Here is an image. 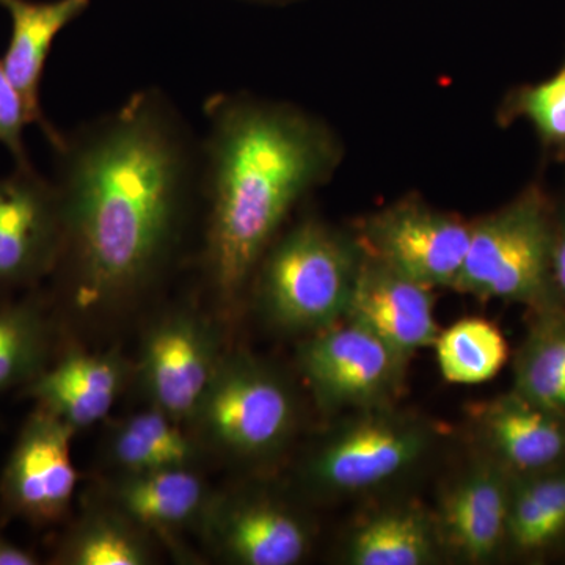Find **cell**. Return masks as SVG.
<instances>
[{
    "label": "cell",
    "mask_w": 565,
    "mask_h": 565,
    "mask_svg": "<svg viewBox=\"0 0 565 565\" xmlns=\"http://www.w3.org/2000/svg\"><path fill=\"white\" fill-rule=\"evenodd\" d=\"M565 535V463L512 478L508 544L520 553L544 552Z\"/></svg>",
    "instance_id": "obj_21"
},
{
    "label": "cell",
    "mask_w": 565,
    "mask_h": 565,
    "mask_svg": "<svg viewBox=\"0 0 565 565\" xmlns=\"http://www.w3.org/2000/svg\"><path fill=\"white\" fill-rule=\"evenodd\" d=\"M222 355L217 332L200 316L181 311L152 323L139 366L152 407L177 422H192Z\"/></svg>",
    "instance_id": "obj_10"
},
{
    "label": "cell",
    "mask_w": 565,
    "mask_h": 565,
    "mask_svg": "<svg viewBox=\"0 0 565 565\" xmlns=\"http://www.w3.org/2000/svg\"><path fill=\"white\" fill-rule=\"evenodd\" d=\"M440 546L429 515L415 508L388 509L353 531L345 559L353 565H427L435 563Z\"/></svg>",
    "instance_id": "obj_19"
},
{
    "label": "cell",
    "mask_w": 565,
    "mask_h": 565,
    "mask_svg": "<svg viewBox=\"0 0 565 565\" xmlns=\"http://www.w3.org/2000/svg\"><path fill=\"white\" fill-rule=\"evenodd\" d=\"M147 531L117 509L93 512L71 527L54 555L63 565H147L152 553Z\"/></svg>",
    "instance_id": "obj_23"
},
{
    "label": "cell",
    "mask_w": 565,
    "mask_h": 565,
    "mask_svg": "<svg viewBox=\"0 0 565 565\" xmlns=\"http://www.w3.org/2000/svg\"><path fill=\"white\" fill-rule=\"evenodd\" d=\"M556 217L537 185L471 223L470 244L452 289L478 299L525 305L533 313L563 307L552 274Z\"/></svg>",
    "instance_id": "obj_3"
},
{
    "label": "cell",
    "mask_w": 565,
    "mask_h": 565,
    "mask_svg": "<svg viewBox=\"0 0 565 565\" xmlns=\"http://www.w3.org/2000/svg\"><path fill=\"white\" fill-rule=\"evenodd\" d=\"M200 523L215 553L233 564L294 565L310 548L302 516L264 494L211 498Z\"/></svg>",
    "instance_id": "obj_12"
},
{
    "label": "cell",
    "mask_w": 565,
    "mask_h": 565,
    "mask_svg": "<svg viewBox=\"0 0 565 565\" xmlns=\"http://www.w3.org/2000/svg\"><path fill=\"white\" fill-rule=\"evenodd\" d=\"M63 250L77 302L107 307L150 285L172 250L188 192V145L154 92L55 148Z\"/></svg>",
    "instance_id": "obj_1"
},
{
    "label": "cell",
    "mask_w": 565,
    "mask_h": 565,
    "mask_svg": "<svg viewBox=\"0 0 565 565\" xmlns=\"http://www.w3.org/2000/svg\"><path fill=\"white\" fill-rule=\"evenodd\" d=\"M207 273L232 302L337 152L326 129L289 107L221 96L207 104Z\"/></svg>",
    "instance_id": "obj_2"
},
{
    "label": "cell",
    "mask_w": 565,
    "mask_h": 565,
    "mask_svg": "<svg viewBox=\"0 0 565 565\" xmlns=\"http://www.w3.org/2000/svg\"><path fill=\"white\" fill-rule=\"evenodd\" d=\"M28 125H32V120L24 98L0 61V143L13 156L17 167L32 166L24 143Z\"/></svg>",
    "instance_id": "obj_27"
},
{
    "label": "cell",
    "mask_w": 565,
    "mask_h": 565,
    "mask_svg": "<svg viewBox=\"0 0 565 565\" xmlns=\"http://www.w3.org/2000/svg\"><path fill=\"white\" fill-rule=\"evenodd\" d=\"M471 419L490 459L512 476L541 473L565 463V418L514 390L476 404Z\"/></svg>",
    "instance_id": "obj_15"
},
{
    "label": "cell",
    "mask_w": 565,
    "mask_h": 565,
    "mask_svg": "<svg viewBox=\"0 0 565 565\" xmlns=\"http://www.w3.org/2000/svg\"><path fill=\"white\" fill-rule=\"evenodd\" d=\"M470 233L471 223L414 200L367 218L356 241L364 253L407 277L433 289H452Z\"/></svg>",
    "instance_id": "obj_9"
},
{
    "label": "cell",
    "mask_w": 565,
    "mask_h": 565,
    "mask_svg": "<svg viewBox=\"0 0 565 565\" xmlns=\"http://www.w3.org/2000/svg\"><path fill=\"white\" fill-rule=\"evenodd\" d=\"M408 360L349 319L310 334L297 353L305 381L323 411L392 407L403 392Z\"/></svg>",
    "instance_id": "obj_7"
},
{
    "label": "cell",
    "mask_w": 565,
    "mask_h": 565,
    "mask_svg": "<svg viewBox=\"0 0 565 565\" xmlns=\"http://www.w3.org/2000/svg\"><path fill=\"white\" fill-rule=\"evenodd\" d=\"M62 250L55 182L33 166L0 178V291L35 285L58 266Z\"/></svg>",
    "instance_id": "obj_11"
},
{
    "label": "cell",
    "mask_w": 565,
    "mask_h": 565,
    "mask_svg": "<svg viewBox=\"0 0 565 565\" xmlns=\"http://www.w3.org/2000/svg\"><path fill=\"white\" fill-rule=\"evenodd\" d=\"M514 363V392L565 418V308L533 313Z\"/></svg>",
    "instance_id": "obj_20"
},
{
    "label": "cell",
    "mask_w": 565,
    "mask_h": 565,
    "mask_svg": "<svg viewBox=\"0 0 565 565\" xmlns=\"http://www.w3.org/2000/svg\"><path fill=\"white\" fill-rule=\"evenodd\" d=\"M110 456L122 473H143L193 467L199 449L180 422L151 407L129 416L115 429Z\"/></svg>",
    "instance_id": "obj_22"
},
{
    "label": "cell",
    "mask_w": 565,
    "mask_h": 565,
    "mask_svg": "<svg viewBox=\"0 0 565 565\" xmlns=\"http://www.w3.org/2000/svg\"><path fill=\"white\" fill-rule=\"evenodd\" d=\"M512 478L489 456L468 468L446 490L434 520L441 546L468 563L492 561L508 544Z\"/></svg>",
    "instance_id": "obj_14"
},
{
    "label": "cell",
    "mask_w": 565,
    "mask_h": 565,
    "mask_svg": "<svg viewBox=\"0 0 565 565\" xmlns=\"http://www.w3.org/2000/svg\"><path fill=\"white\" fill-rule=\"evenodd\" d=\"M110 497L120 514L145 531L159 533L202 522L212 498L192 467L122 473Z\"/></svg>",
    "instance_id": "obj_18"
},
{
    "label": "cell",
    "mask_w": 565,
    "mask_h": 565,
    "mask_svg": "<svg viewBox=\"0 0 565 565\" xmlns=\"http://www.w3.org/2000/svg\"><path fill=\"white\" fill-rule=\"evenodd\" d=\"M297 419L289 382L262 360L233 353L222 355L192 423L225 455L253 460L281 451Z\"/></svg>",
    "instance_id": "obj_5"
},
{
    "label": "cell",
    "mask_w": 565,
    "mask_h": 565,
    "mask_svg": "<svg viewBox=\"0 0 565 565\" xmlns=\"http://www.w3.org/2000/svg\"><path fill=\"white\" fill-rule=\"evenodd\" d=\"M52 329L36 300L0 307V394L28 385L50 364Z\"/></svg>",
    "instance_id": "obj_25"
},
{
    "label": "cell",
    "mask_w": 565,
    "mask_h": 565,
    "mask_svg": "<svg viewBox=\"0 0 565 565\" xmlns=\"http://www.w3.org/2000/svg\"><path fill=\"white\" fill-rule=\"evenodd\" d=\"M359 241L323 223H300L267 253L259 275L264 315L289 333L321 332L344 319L362 262Z\"/></svg>",
    "instance_id": "obj_4"
},
{
    "label": "cell",
    "mask_w": 565,
    "mask_h": 565,
    "mask_svg": "<svg viewBox=\"0 0 565 565\" xmlns=\"http://www.w3.org/2000/svg\"><path fill=\"white\" fill-rule=\"evenodd\" d=\"M392 408L362 411L330 434L308 459V484L323 493H360L415 467L433 446L434 429Z\"/></svg>",
    "instance_id": "obj_6"
},
{
    "label": "cell",
    "mask_w": 565,
    "mask_h": 565,
    "mask_svg": "<svg viewBox=\"0 0 565 565\" xmlns=\"http://www.w3.org/2000/svg\"><path fill=\"white\" fill-rule=\"evenodd\" d=\"M88 3L90 0H0V7L11 20L9 47L0 61L24 98L32 125L40 126L54 148L61 147L65 137L58 134L41 110V79L52 43L70 22L84 13Z\"/></svg>",
    "instance_id": "obj_17"
},
{
    "label": "cell",
    "mask_w": 565,
    "mask_h": 565,
    "mask_svg": "<svg viewBox=\"0 0 565 565\" xmlns=\"http://www.w3.org/2000/svg\"><path fill=\"white\" fill-rule=\"evenodd\" d=\"M126 363L117 353H90L71 349L47 364L25 385V396L68 423L85 429L102 422L125 385Z\"/></svg>",
    "instance_id": "obj_16"
},
{
    "label": "cell",
    "mask_w": 565,
    "mask_h": 565,
    "mask_svg": "<svg viewBox=\"0 0 565 565\" xmlns=\"http://www.w3.org/2000/svg\"><path fill=\"white\" fill-rule=\"evenodd\" d=\"M446 381L478 385L493 379L509 359L508 341L494 323L465 318L438 333L433 345Z\"/></svg>",
    "instance_id": "obj_24"
},
{
    "label": "cell",
    "mask_w": 565,
    "mask_h": 565,
    "mask_svg": "<svg viewBox=\"0 0 565 565\" xmlns=\"http://www.w3.org/2000/svg\"><path fill=\"white\" fill-rule=\"evenodd\" d=\"M433 291L363 252L344 319L366 327L411 359L422 349L433 348L440 333Z\"/></svg>",
    "instance_id": "obj_13"
},
{
    "label": "cell",
    "mask_w": 565,
    "mask_h": 565,
    "mask_svg": "<svg viewBox=\"0 0 565 565\" xmlns=\"http://www.w3.org/2000/svg\"><path fill=\"white\" fill-rule=\"evenodd\" d=\"M39 556L24 546L14 544L0 531V565H36Z\"/></svg>",
    "instance_id": "obj_29"
},
{
    "label": "cell",
    "mask_w": 565,
    "mask_h": 565,
    "mask_svg": "<svg viewBox=\"0 0 565 565\" xmlns=\"http://www.w3.org/2000/svg\"><path fill=\"white\" fill-rule=\"evenodd\" d=\"M77 430L44 408L25 419L0 476L6 514L33 526H51L68 515L77 487L71 440Z\"/></svg>",
    "instance_id": "obj_8"
},
{
    "label": "cell",
    "mask_w": 565,
    "mask_h": 565,
    "mask_svg": "<svg viewBox=\"0 0 565 565\" xmlns=\"http://www.w3.org/2000/svg\"><path fill=\"white\" fill-rule=\"evenodd\" d=\"M503 118H526L546 148L565 154V61L548 79L512 93Z\"/></svg>",
    "instance_id": "obj_26"
},
{
    "label": "cell",
    "mask_w": 565,
    "mask_h": 565,
    "mask_svg": "<svg viewBox=\"0 0 565 565\" xmlns=\"http://www.w3.org/2000/svg\"><path fill=\"white\" fill-rule=\"evenodd\" d=\"M553 282L559 302L565 308V215L556 218L555 241L552 252Z\"/></svg>",
    "instance_id": "obj_28"
}]
</instances>
